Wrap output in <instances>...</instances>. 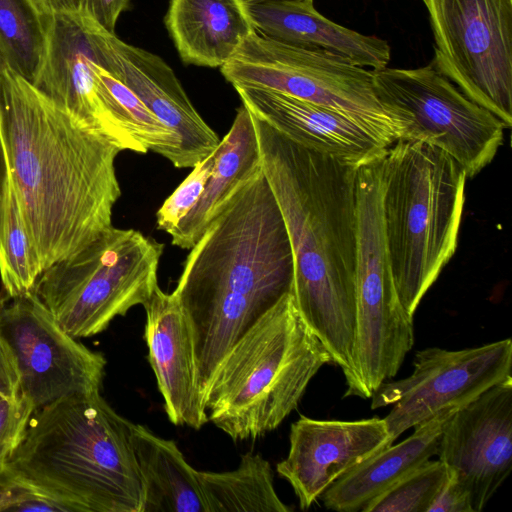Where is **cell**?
Listing matches in <instances>:
<instances>
[{"label":"cell","mask_w":512,"mask_h":512,"mask_svg":"<svg viewBox=\"0 0 512 512\" xmlns=\"http://www.w3.org/2000/svg\"><path fill=\"white\" fill-rule=\"evenodd\" d=\"M20 394V376L15 358L0 336V400L14 398Z\"/></svg>","instance_id":"cell-34"},{"label":"cell","mask_w":512,"mask_h":512,"mask_svg":"<svg viewBox=\"0 0 512 512\" xmlns=\"http://www.w3.org/2000/svg\"><path fill=\"white\" fill-rule=\"evenodd\" d=\"M129 8V0H81L79 14L115 34L117 20Z\"/></svg>","instance_id":"cell-32"},{"label":"cell","mask_w":512,"mask_h":512,"mask_svg":"<svg viewBox=\"0 0 512 512\" xmlns=\"http://www.w3.org/2000/svg\"><path fill=\"white\" fill-rule=\"evenodd\" d=\"M287 457L277 464L306 510L351 469L393 444L384 418L356 421L316 420L292 423Z\"/></svg>","instance_id":"cell-17"},{"label":"cell","mask_w":512,"mask_h":512,"mask_svg":"<svg viewBox=\"0 0 512 512\" xmlns=\"http://www.w3.org/2000/svg\"><path fill=\"white\" fill-rule=\"evenodd\" d=\"M381 102L406 123L404 139L440 148L464 169L479 174L504 141V123L469 99L432 64L373 71Z\"/></svg>","instance_id":"cell-10"},{"label":"cell","mask_w":512,"mask_h":512,"mask_svg":"<svg viewBox=\"0 0 512 512\" xmlns=\"http://www.w3.org/2000/svg\"><path fill=\"white\" fill-rule=\"evenodd\" d=\"M458 409H448L414 427L405 440L391 444L337 479L321 495L324 506L355 512L409 472L437 455L447 420Z\"/></svg>","instance_id":"cell-22"},{"label":"cell","mask_w":512,"mask_h":512,"mask_svg":"<svg viewBox=\"0 0 512 512\" xmlns=\"http://www.w3.org/2000/svg\"><path fill=\"white\" fill-rule=\"evenodd\" d=\"M97 93L106 110L148 151L177 164V139L146 105L99 63L94 66Z\"/></svg>","instance_id":"cell-28"},{"label":"cell","mask_w":512,"mask_h":512,"mask_svg":"<svg viewBox=\"0 0 512 512\" xmlns=\"http://www.w3.org/2000/svg\"><path fill=\"white\" fill-rule=\"evenodd\" d=\"M34 410L22 394L0 400V471L19 446Z\"/></svg>","instance_id":"cell-31"},{"label":"cell","mask_w":512,"mask_h":512,"mask_svg":"<svg viewBox=\"0 0 512 512\" xmlns=\"http://www.w3.org/2000/svg\"><path fill=\"white\" fill-rule=\"evenodd\" d=\"M208 512H289L279 498L270 463L258 453L241 456L232 471H197Z\"/></svg>","instance_id":"cell-25"},{"label":"cell","mask_w":512,"mask_h":512,"mask_svg":"<svg viewBox=\"0 0 512 512\" xmlns=\"http://www.w3.org/2000/svg\"><path fill=\"white\" fill-rule=\"evenodd\" d=\"M88 19V18H87ZM101 66L125 84L176 136V168H192L219 144L173 70L157 55L129 45L88 19Z\"/></svg>","instance_id":"cell-16"},{"label":"cell","mask_w":512,"mask_h":512,"mask_svg":"<svg viewBox=\"0 0 512 512\" xmlns=\"http://www.w3.org/2000/svg\"><path fill=\"white\" fill-rule=\"evenodd\" d=\"M382 178L391 272L400 302L413 317L456 251L467 177L445 151L402 138L387 147Z\"/></svg>","instance_id":"cell-6"},{"label":"cell","mask_w":512,"mask_h":512,"mask_svg":"<svg viewBox=\"0 0 512 512\" xmlns=\"http://www.w3.org/2000/svg\"><path fill=\"white\" fill-rule=\"evenodd\" d=\"M449 479L447 466L428 460L368 502L363 512H429Z\"/></svg>","instance_id":"cell-29"},{"label":"cell","mask_w":512,"mask_h":512,"mask_svg":"<svg viewBox=\"0 0 512 512\" xmlns=\"http://www.w3.org/2000/svg\"><path fill=\"white\" fill-rule=\"evenodd\" d=\"M6 511L69 512L68 508L57 500L20 481L16 494Z\"/></svg>","instance_id":"cell-33"},{"label":"cell","mask_w":512,"mask_h":512,"mask_svg":"<svg viewBox=\"0 0 512 512\" xmlns=\"http://www.w3.org/2000/svg\"><path fill=\"white\" fill-rule=\"evenodd\" d=\"M510 338L462 350L429 347L417 351L413 372L384 382L371 409L393 405L384 418L395 441L403 432L448 409H459L492 386L512 378Z\"/></svg>","instance_id":"cell-13"},{"label":"cell","mask_w":512,"mask_h":512,"mask_svg":"<svg viewBox=\"0 0 512 512\" xmlns=\"http://www.w3.org/2000/svg\"><path fill=\"white\" fill-rule=\"evenodd\" d=\"M165 25L184 63L213 68L256 31L242 0H170Z\"/></svg>","instance_id":"cell-21"},{"label":"cell","mask_w":512,"mask_h":512,"mask_svg":"<svg viewBox=\"0 0 512 512\" xmlns=\"http://www.w3.org/2000/svg\"><path fill=\"white\" fill-rule=\"evenodd\" d=\"M143 307L148 358L166 414L174 425L200 429L208 418L198 387L191 332L180 302L174 292L165 293L157 286Z\"/></svg>","instance_id":"cell-19"},{"label":"cell","mask_w":512,"mask_h":512,"mask_svg":"<svg viewBox=\"0 0 512 512\" xmlns=\"http://www.w3.org/2000/svg\"><path fill=\"white\" fill-rule=\"evenodd\" d=\"M19 486V481L5 468L0 471V512L6 511Z\"/></svg>","instance_id":"cell-37"},{"label":"cell","mask_w":512,"mask_h":512,"mask_svg":"<svg viewBox=\"0 0 512 512\" xmlns=\"http://www.w3.org/2000/svg\"><path fill=\"white\" fill-rule=\"evenodd\" d=\"M234 88L253 115L308 149L355 167L386 152L372 132L335 110L268 89Z\"/></svg>","instance_id":"cell-18"},{"label":"cell","mask_w":512,"mask_h":512,"mask_svg":"<svg viewBox=\"0 0 512 512\" xmlns=\"http://www.w3.org/2000/svg\"><path fill=\"white\" fill-rule=\"evenodd\" d=\"M33 2L44 15L49 16L78 13L81 0H33Z\"/></svg>","instance_id":"cell-36"},{"label":"cell","mask_w":512,"mask_h":512,"mask_svg":"<svg viewBox=\"0 0 512 512\" xmlns=\"http://www.w3.org/2000/svg\"><path fill=\"white\" fill-rule=\"evenodd\" d=\"M251 113V112H250ZM262 172L294 258L293 295L311 331L359 397L356 343V174L359 167L308 149L251 113Z\"/></svg>","instance_id":"cell-2"},{"label":"cell","mask_w":512,"mask_h":512,"mask_svg":"<svg viewBox=\"0 0 512 512\" xmlns=\"http://www.w3.org/2000/svg\"><path fill=\"white\" fill-rule=\"evenodd\" d=\"M42 273L8 169L0 199V279L2 291L17 296L33 290Z\"/></svg>","instance_id":"cell-26"},{"label":"cell","mask_w":512,"mask_h":512,"mask_svg":"<svg viewBox=\"0 0 512 512\" xmlns=\"http://www.w3.org/2000/svg\"><path fill=\"white\" fill-rule=\"evenodd\" d=\"M216 148L199 161L156 213L157 227L172 233L199 201L214 165Z\"/></svg>","instance_id":"cell-30"},{"label":"cell","mask_w":512,"mask_h":512,"mask_svg":"<svg viewBox=\"0 0 512 512\" xmlns=\"http://www.w3.org/2000/svg\"><path fill=\"white\" fill-rule=\"evenodd\" d=\"M131 442L144 487L142 512H208L197 470L175 441L132 423Z\"/></svg>","instance_id":"cell-24"},{"label":"cell","mask_w":512,"mask_h":512,"mask_svg":"<svg viewBox=\"0 0 512 512\" xmlns=\"http://www.w3.org/2000/svg\"><path fill=\"white\" fill-rule=\"evenodd\" d=\"M0 137L42 272L113 226L121 150L8 67Z\"/></svg>","instance_id":"cell-1"},{"label":"cell","mask_w":512,"mask_h":512,"mask_svg":"<svg viewBox=\"0 0 512 512\" xmlns=\"http://www.w3.org/2000/svg\"><path fill=\"white\" fill-rule=\"evenodd\" d=\"M383 157L356 174L355 365L363 399L396 376L414 345L413 317L400 302L386 246Z\"/></svg>","instance_id":"cell-9"},{"label":"cell","mask_w":512,"mask_h":512,"mask_svg":"<svg viewBox=\"0 0 512 512\" xmlns=\"http://www.w3.org/2000/svg\"><path fill=\"white\" fill-rule=\"evenodd\" d=\"M429 512H472L467 493L451 479L450 474Z\"/></svg>","instance_id":"cell-35"},{"label":"cell","mask_w":512,"mask_h":512,"mask_svg":"<svg viewBox=\"0 0 512 512\" xmlns=\"http://www.w3.org/2000/svg\"><path fill=\"white\" fill-rule=\"evenodd\" d=\"M256 31L294 45L316 47L375 71L387 67L389 43L337 24L314 7V0H273L246 5Z\"/></svg>","instance_id":"cell-20"},{"label":"cell","mask_w":512,"mask_h":512,"mask_svg":"<svg viewBox=\"0 0 512 512\" xmlns=\"http://www.w3.org/2000/svg\"><path fill=\"white\" fill-rule=\"evenodd\" d=\"M331 356L283 295L228 350L203 394L208 418L233 441L257 439L294 411Z\"/></svg>","instance_id":"cell-5"},{"label":"cell","mask_w":512,"mask_h":512,"mask_svg":"<svg viewBox=\"0 0 512 512\" xmlns=\"http://www.w3.org/2000/svg\"><path fill=\"white\" fill-rule=\"evenodd\" d=\"M0 336L11 349L20 393L34 409L59 399L98 393L106 359L65 332L35 292H0Z\"/></svg>","instance_id":"cell-12"},{"label":"cell","mask_w":512,"mask_h":512,"mask_svg":"<svg viewBox=\"0 0 512 512\" xmlns=\"http://www.w3.org/2000/svg\"><path fill=\"white\" fill-rule=\"evenodd\" d=\"M260 170L259 145L252 116L242 104L230 130L216 147L212 172L199 201L169 234L171 244L191 249L233 195Z\"/></svg>","instance_id":"cell-23"},{"label":"cell","mask_w":512,"mask_h":512,"mask_svg":"<svg viewBox=\"0 0 512 512\" xmlns=\"http://www.w3.org/2000/svg\"><path fill=\"white\" fill-rule=\"evenodd\" d=\"M266 1H273V0H242V2L245 5L254 4V3H261V2H266Z\"/></svg>","instance_id":"cell-40"},{"label":"cell","mask_w":512,"mask_h":512,"mask_svg":"<svg viewBox=\"0 0 512 512\" xmlns=\"http://www.w3.org/2000/svg\"><path fill=\"white\" fill-rule=\"evenodd\" d=\"M101 65L88 20L79 13L47 16V47L34 85L46 97L121 151L147 153L106 110L94 66Z\"/></svg>","instance_id":"cell-15"},{"label":"cell","mask_w":512,"mask_h":512,"mask_svg":"<svg viewBox=\"0 0 512 512\" xmlns=\"http://www.w3.org/2000/svg\"><path fill=\"white\" fill-rule=\"evenodd\" d=\"M47 47V16L33 0H0V48L7 67L34 84Z\"/></svg>","instance_id":"cell-27"},{"label":"cell","mask_w":512,"mask_h":512,"mask_svg":"<svg viewBox=\"0 0 512 512\" xmlns=\"http://www.w3.org/2000/svg\"><path fill=\"white\" fill-rule=\"evenodd\" d=\"M131 424L100 392L59 399L33 411L6 468L69 512H142Z\"/></svg>","instance_id":"cell-4"},{"label":"cell","mask_w":512,"mask_h":512,"mask_svg":"<svg viewBox=\"0 0 512 512\" xmlns=\"http://www.w3.org/2000/svg\"><path fill=\"white\" fill-rule=\"evenodd\" d=\"M434 67L469 99L512 126V0H422Z\"/></svg>","instance_id":"cell-11"},{"label":"cell","mask_w":512,"mask_h":512,"mask_svg":"<svg viewBox=\"0 0 512 512\" xmlns=\"http://www.w3.org/2000/svg\"><path fill=\"white\" fill-rule=\"evenodd\" d=\"M6 68H7V64H6V61L4 59V56H3L1 48H0V72H2Z\"/></svg>","instance_id":"cell-39"},{"label":"cell","mask_w":512,"mask_h":512,"mask_svg":"<svg viewBox=\"0 0 512 512\" xmlns=\"http://www.w3.org/2000/svg\"><path fill=\"white\" fill-rule=\"evenodd\" d=\"M437 456L467 493L472 512L483 510L512 470V378L450 416Z\"/></svg>","instance_id":"cell-14"},{"label":"cell","mask_w":512,"mask_h":512,"mask_svg":"<svg viewBox=\"0 0 512 512\" xmlns=\"http://www.w3.org/2000/svg\"><path fill=\"white\" fill-rule=\"evenodd\" d=\"M163 249L137 230L112 226L45 269L33 291L70 336L92 337L151 297Z\"/></svg>","instance_id":"cell-7"},{"label":"cell","mask_w":512,"mask_h":512,"mask_svg":"<svg viewBox=\"0 0 512 512\" xmlns=\"http://www.w3.org/2000/svg\"><path fill=\"white\" fill-rule=\"evenodd\" d=\"M8 174V165L6 161V156L3 148V144L0 137V199L3 193L5 181Z\"/></svg>","instance_id":"cell-38"},{"label":"cell","mask_w":512,"mask_h":512,"mask_svg":"<svg viewBox=\"0 0 512 512\" xmlns=\"http://www.w3.org/2000/svg\"><path fill=\"white\" fill-rule=\"evenodd\" d=\"M176 288L204 393L233 344L293 291L288 231L262 169L243 185L190 249Z\"/></svg>","instance_id":"cell-3"},{"label":"cell","mask_w":512,"mask_h":512,"mask_svg":"<svg viewBox=\"0 0 512 512\" xmlns=\"http://www.w3.org/2000/svg\"><path fill=\"white\" fill-rule=\"evenodd\" d=\"M220 68L233 87L268 89L335 110L387 146L406 135L405 122L379 99L373 71L328 50L255 31Z\"/></svg>","instance_id":"cell-8"}]
</instances>
